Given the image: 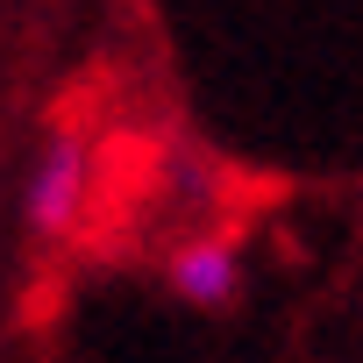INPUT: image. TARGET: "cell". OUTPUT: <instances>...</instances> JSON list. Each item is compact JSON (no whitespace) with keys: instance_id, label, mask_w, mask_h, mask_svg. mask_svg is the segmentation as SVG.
Masks as SVG:
<instances>
[{"instance_id":"2","label":"cell","mask_w":363,"mask_h":363,"mask_svg":"<svg viewBox=\"0 0 363 363\" xmlns=\"http://www.w3.org/2000/svg\"><path fill=\"white\" fill-rule=\"evenodd\" d=\"M171 292L186 306H200V313H228L242 299V257H235V242H221V235L186 242L171 257Z\"/></svg>"},{"instance_id":"1","label":"cell","mask_w":363,"mask_h":363,"mask_svg":"<svg viewBox=\"0 0 363 363\" xmlns=\"http://www.w3.org/2000/svg\"><path fill=\"white\" fill-rule=\"evenodd\" d=\"M86 178H93V157H86V135L79 128H57L29 171V193H22V214L36 235H65L86 207Z\"/></svg>"}]
</instances>
